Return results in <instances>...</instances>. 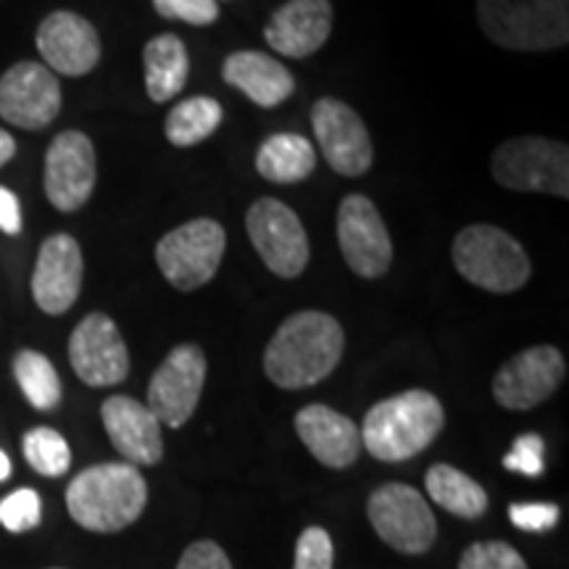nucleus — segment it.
<instances>
[{
    "label": "nucleus",
    "mask_w": 569,
    "mask_h": 569,
    "mask_svg": "<svg viewBox=\"0 0 569 569\" xmlns=\"http://www.w3.org/2000/svg\"><path fill=\"white\" fill-rule=\"evenodd\" d=\"M346 332L325 311H298L277 327L264 351V372L277 388L301 390L322 382L343 359Z\"/></svg>",
    "instance_id": "1"
},
{
    "label": "nucleus",
    "mask_w": 569,
    "mask_h": 569,
    "mask_svg": "<svg viewBox=\"0 0 569 569\" xmlns=\"http://www.w3.org/2000/svg\"><path fill=\"white\" fill-rule=\"evenodd\" d=\"M148 503V482L127 461H106L82 469L67 488V509L90 532H119L140 519Z\"/></svg>",
    "instance_id": "2"
},
{
    "label": "nucleus",
    "mask_w": 569,
    "mask_h": 569,
    "mask_svg": "<svg viewBox=\"0 0 569 569\" xmlns=\"http://www.w3.org/2000/svg\"><path fill=\"white\" fill-rule=\"evenodd\" d=\"M446 425L443 403L430 390H403L375 403L361 425V448L377 461H407L422 453Z\"/></svg>",
    "instance_id": "3"
},
{
    "label": "nucleus",
    "mask_w": 569,
    "mask_h": 569,
    "mask_svg": "<svg viewBox=\"0 0 569 569\" xmlns=\"http://www.w3.org/2000/svg\"><path fill=\"white\" fill-rule=\"evenodd\" d=\"M478 21L507 51H559L569 42V0H478Z\"/></svg>",
    "instance_id": "4"
},
{
    "label": "nucleus",
    "mask_w": 569,
    "mask_h": 569,
    "mask_svg": "<svg viewBox=\"0 0 569 569\" xmlns=\"http://www.w3.org/2000/svg\"><path fill=\"white\" fill-rule=\"evenodd\" d=\"M451 259L457 272L488 293L507 296L525 288L532 264L525 248L496 224H469L453 238Z\"/></svg>",
    "instance_id": "5"
},
{
    "label": "nucleus",
    "mask_w": 569,
    "mask_h": 569,
    "mask_svg": "<svg viewBox=\"0 0 569 569\" xmlns=\"http://www.w3.org/2000/svg\"><path fill=\"white\" fill-rule=\"evenodd\" d=\"M490 177L517 193H546L569 198L567 142L522 134L509 138L490 156Z\"/></svg>",
    "instance_id": "6"
},
{
    "label": "nucleus",
    "mask_w": 569,
    "mask_h": 569,
    "mask_svg": "<svg viewBox=\"0 0 569 569\" xmlns=\"http://www.w3.org/2000/svg\"><path fill=\"white\" fill-rule=\"evenodd\" d=\"M227 248L224 227L217 219H190L156 243V264L172 288L190 293L219 272Z\"/></svg>",
    "instance_id": "7"
},
{
    "label": "nucleus",
    "mask_w": 569,
    "mask_h": 569,
    "mask_svg": "<svg viewBox=\"0 0 569 569\" xmlns=\"http://www.w3.org/2000/svg\"><path fill=\"white\" fill-rule=\"evenodd\" d=\"M367 517L377 536L390 549L419 557L432 549L438 536V522L430 503L417 488L403 482H386L369 496Z\"/></svg>",
    "instance_id": "8"
},
{
    "label": "nucleus",
    "mask_w": 569,
    "mask_h": 569,
    "mask_svg": "<svg viewBox=\"0 0 569 569\" xmlns=\"http://www.w3.org/2000/svg\"><path fill=\"white\" fill-rule=\"evenodd\" d=\"M246 230L269 272L282 280H296L309 264V234L288 203L259 198L246 213Z\"/></svg>",
    "instance_id": "9"
},
{
    "label": "nucleus",
    "mask_w": 569,
    "mask_h": 569,
    "mask_svg": "<svg viewBox=\"0 0 569 569\" xmlns=\"http://www.w3.org/2000/svg\"><path fill=\"white\" fill-rule=\"evenodd\" d=\"M206 382V356L201 346L182 343L169 351L148 386L146 407L161 425L180 430L196 415Z\"/></svg>",
    "instance_id": "10"
},
{
    "label": "nucleus",
    "mask_w": 569,
    "mask_h": 569,
    "mask_svg": "<svg viewBox=\"0 0 569 569\" xmlns=\"http://www.w3.org/2000/svg\"><path fill=\"white\" fill-rule=\"evenodd\" d=\"M567 377V361L559 348L530 346L498 369L493 377V398L509 411L540 407L557 393Z\"/></svg>",
    "instance_id": "11"
},
{
    "label": "nucleus",
    "mask_w": 569,
    "mask_h": 569,
    "mask_svg": "<svg viewBox=\"0 0 569 569\" xmlns=\"http://www.w3.org/2000/svg\"><path fill=\"white\" fill-rule=\"evenodd\" d=\"M69 361L74 375L90 388H111L130 375V351L109 315L92 311L69 338Z\"/></svg>",
    "instance_id": "12"
},
{
    "label": "nucleus",
    "mask_w": 569,
    "mask_h": 569,
    "mask_svg": "<svg viewBox=\"0 0 569 569\" xmlns=\"http://www.w3.org/2000/svg\"><path fill=\"white\" fill-rule=\"evenodd\" d=\"M338 243L353 274L377 280L393 264V243L377 206L367 196H346L338 209Z\"/></svg>",
    "instance_id": "13"
},
{
    "label": "nucleus",
    "mask_w": 569,
    "mask_h": 569,
    "mask_svg": "<svg viewBox=\"0 0 569 569\" xmlns=\"http://www.w3.org/2000/svg\"><path fill=\"white\" fill-rule=\"evenodd\" d=\"M61 111V84L46 63L19 61L0 77V119L19 130H46Z\"/></svg>",
    "instance_id": "14"
},
{
    "label": "nucleus",
    "mask_w": 569,
    "mask_h": 569,
    "mask_svg": "<svg viewBox=\"0 0 569 569\" xmlns=\"http://www.w3.org/2000/svg\"><path fill=\"white\" fill-rule=\"evenodd\" d=\"M98 180L92 140L80 130L56 134L46 151V196L63 213L80 211Z\"/></svg>",
    "instance_id": "15"
},
{
    "label": "nucleus",
    "mask_w": 569,
    "mask_h": 569,
    "mask_svg": "<svg viewBox=\"0 0 569 569\" xmlns=\"http://www.w3.org/2000/svg\"><path fill=\"white\" fill-rule=\"evenodd\" d=\"M311 127L322 156L343 177H361L372 167V140L361 117L338 98H319L311 109Z\"/></svg>",
    "instance_id": "16"
},
{
    "label": "nucleus",
    "mask_w": 569,
    "mask_h": 569,
    "mask_svg": "<svg viewBox=\"0 0 569 569\" xmlns=\"http://www.w3.org/2000/svg\"><path fill=\"white\" fill-rule=\"evenodd\" d=\"M82 248L67 232L42 240L32 272V296L40 311L59 317L77 303L82 290Z\"/></svg>",
    "instance_id": "17"
},
{
    "label": "nucleus",
    "mask_w": 569,
    "mask_h": 569,
    "mask_svg": "<svg viewBox=\"0 0 569 569\" xmlns=\"http://www.w3.org/2000/svg\"><path fill=\"white\" fill-rule=\"evenodd\" d=\"M38 51L53 74L84 77L101 61V38L88 19L74 11H53L40 21Z\"/></svg>",
    "instance_id": "18"
},
{
    "label": "nucleus",
    "mask_w": 569,
    "mask_h": 569,
    "mask_svg": "<svg viewBox=\"0 0 569 569\" xmlns=\"http://www.w3.org/2000/svg\"><path fill=\"white\" fill-rule=\"evenodd\" d=\"M101 419L111 446L132 467H153L163 457L161 422L146 403L132 396H111L101 407Z\"/></svg>",
    "instance_id": "19"
},
{
    "label": "nucleus",
    "mask_w": 569,
    "mask_h": 569,
    "mask_svg": "<svg viewBox=\"0 0 569 569\" xmlns=\"http://www.w3.org/2000/svg\"><path fill=\"white\" fill-rule=\"evenodd\" d=\"M332 3L330 0H288L272 13L264 27L269 48L288 59L315 56L330 40Z\"/></svg>",
    "instance_id": "20"
},
{
    "label": "nucleus",
    "mask_w": 569,
    "mask_h": 569,
    "mask_svg": "<svg viewBox=\"0 0 569 569\" xmlns=\"http://www.w3.org/2000/svg\"><path fill=\"white\" fill-rule=\"evenodd\" d=\"M296 432L319 465L348 469L361 453V432L353 419L325 403H309L296 415Z\"/></svg>",
    "instance_id": "21"
},
{
    "label": "nucleus",
    "mask_w": 569,
    "mask_h": 569,
    "mask_svg": "<svg viewBox=\"0 0 569 569\" xmlns=\"http://www.w3.org/2000/svg\"><path fill=\"white\" fill-rule=\"evenodd\" d=\"M222 77L227 84L238 88L256 106L274 109L288 101L296 90V80L284 63L259 51H234L227 56Z\"/></svg>",
    "instance_id": "22"
},
{
    "label": "nucleus",
    "mask_w": 569,
    "mask_h": 569,
    "mask_svg": "<svg viewBox=\"0 0 569 569\" xmlns=\"http://www.w3.org/2000/svg\"><path fill=\"white\" fill-rule=\"evenodd\" d=\"M142 67H146V90L153 103H167L182 92L188 84L190 59L184 42L177 34L167 32L148 40L142 51Z\"/></svg>",
    "instance_id": "23"
},
{
    "label": "nucleus",
    "mask_w": 569,
    "mask_h": 569,
    "mask_svg": "<svg viewBox=\"0 0 569 569\" xmlns=\"http://www.w3.org/2000/svg\"><path fill=\"white\" fill-rule=\"evenodd\" d=\"M317 169V151L303 134L277 132L259 146L256 172L274 184H296Z\"/></svg>",
    "instance_id": "24"
},
{
    "label": "nucleus",
    "mask_w": 569,
    "mask_h": 569,
    "mask_svg": "<svg viewBox=\"0 0 569 569\" xmlns=\"http://www.w3.org/2000/svg\"><path fill=\"white\" fill-rule=\"evenodd\" d=\"M425 488L432 503L459 519H478L488 511L486 488L451 465H432L427 469Z\"/></svg>",
    "instance_id": "25"
},
{
    "label": "nucleus",
    "mask_w": 569,
    "mask_h": 569,
    "mask_svg": "<svg viewBox=\"0 0 569 569\" xmlns=\"http://www.w3.org/2000/svg\"><path fill=\"white\" fill-rule=\"evenodd\" d=\"M219 124H222V103L211 96H193L184 98L182 103H177L169 111L163 132H167V140L172 146L190 148L211 138Z\"/></svg>",
    "instance_id": "26"
},
{
    "label": "nucleus",
    "mask_w": 569,
    "mask_h": 569,
    "mask_svg": "<svg viewBox=\"0 0 569 569\" xmlns=\"http://www.w3.org/2000/svg\"><path fill=\"white\" fill-rule=\"evenodd\" d=\"M13 377H17L21 393L38 411H53L61 403V380L48 356L32 348L17 353L13 359Z\"/></svg>",
    "instance_id": "27"
},
{
    "label": "nucleus",
    "mask_w": 569,
    "mask_h": 569,
    "mask_svg": "<svg viewBox=\"0 0 569 569\" xmlns=\"http://www.w3.org/2000/svg\"><path fill=\"white\" fill-rule=\"evenodd\" d=\"M24 459L42 478H61L71 467V448L67 438L53 427H32L24 436Z\"/></svg>",
    "instance_id": "28"
},
{
    "label": "nucleus",
    "mask_w": 569,
    "mask_h": 569,
    "mask_svg": "<svg viewBox=\"0 0 569 569\" xmlns=\"http://www.w3.org/2000/svg\"><path fill=\"white\" fill-rule=\"evenodd\" d=\"M42 519V501L38 490L19 488L0 501V525L9 532H27L38 528Z\"/></svg>",
    "instance_id": "29"
},
{
    "label": "nucleus",
    "mask_w": 569,
    "mask_h": 569,
    "mask_svg": "<svg viewBox=\"0 0 569 569\" xmlns=\"http://www.w3.org/2000/svg\"><path fill=\"white\" fill-rule=\"evenodd\" d=\"M459 569H528L515 546L503 540H486V543H472L461 553Z\"/></svg>",
    "instance_id": "30"
},
{
    "label": "nucleus",
    "mask_w": 569,
    "mask_h": 569,
    "mask_svg": "<svg viewBox=\"0 0 569 569\" xmlns=\"http://www.w3.org/2000/svg\"><path fill=\"white\" fill-rule=\"evenodd\" d=\"M332 559H336V549L325 528H306L298 536L293 569H332Z\"/></svg>",
    "instance_id": "31"
},
{
    "label": "nucleus",
    "mask_w": 569,
    "mask_h": 569,
    "mask_svg": "<svg viewBox=\"0 0 569 569\" xmlns=\"http://www.w3.org/2000/svg\"><path fill=\"white\" fill-rule=\"evenodd\" d=\"M151 3L159 17L184 21L190 27H209L219 19L217 0H151Z\"/></svg>",
    "instance_id": "32"
},
{
    "label": "nucleus",
    "mask_w": 569,
    "mask_h": 569,
    "mask_svg": "<svg viewBox=\"0 0 569 569\" xmlns=\"http://www.w3.org/2000/svg\"><path fill=\"white\" fill-rule=\"evenodd\" d=\"M503 467L509 472L528 475V478H538L543 475V440L536 432L528 436H519L511 446V451L503 457Z\"/></svg>",
    "instance_id": "33"
},
{
    "label": "nucleus",
    "mask_w": 569,
    "mask_h": 569,
    "mask_svg": "<svg viewBox=\"0 0 569 569\" xmlns=\"http://www.w3.org/2000/svg\"><path fill=\"white\" fill-rule=\"evenodd\" d=\"M509 517L519 530H551L559 522V507L557 503H511Z\"/></svg>",
    "instance_id": "34"
},
{
    "label": "nucleus",
    "mask_w": 569,
    "mask_h": 569,
    "mask_svg": "<svg viewBox=\"0 0 569 569\" xmlns=\"http://www.w3.org/2000/svg\"><path fill=\"white\" fill-rule=\"evenodd\" d=\"M177 569H232V561L213 540H196L184 549Z\"/></svg>",
    "instance_id": "35"
},
{
    "label": "nucleus",
    "mask_w": 569,
    "mask_h": 569,
    "mask_svg": "<svg viewBox=\"0 0 569 569\" xmlns=\"http://www.w3.org/2000/svg\"><path fill=\"white\" fill-rule=\"evenodd\" d=\"M0 230L6 234L21 232V206L9 188H0Z\"/></svg>",
    "instance_id": "36"
},
{
    "label": "nucleus",
    "mask_w": 569,
    "mask_h": 569,
    "mask_svg": "<svg viewBox=\"0 0 569 569\" xmlns=\"http://www.w3.org/2000/svg\"><path fill=\"white\" fill-rule=\"evenodd\" d=\"M13 153H17V140H13L6 130H0V167H3L6 161H11Z\"/></svg>",
    "instance_id": "37"
},
{
    "label": "nucleus",
    "mask_w": 569,
    "mask_h": 569,
    "mask_svg": "<svg viewBox=\"0 0 569 569\" xmlns=\"http://www.w3.org/2000/svg\"><path fill=\"white\" fill-rule=\"evenodd\" d=\"M11 459H9V453L3 451V448H0V482L3 480H9L11 478Z\"/></svg>",
    "instance_id": "38"
},
{
    "label": "nucleus",
    "mask_w": 569,
    "mask_h": 569,
    "mask_svg": "<svg viewBox=\"0 0 569 569\" xmlns=\"http://www.w3.org/2000/svg\"><path fill=\"white\" fill-rule=\"evenodd\" d=\"M53 569H61V567H53Z\"/></svg>",
    "instance_id": "39"
},
{
    "label": "nucleus",
    "mask_w": 569,
    "mask_h": 569,
    "mask_svg": "<svg viewBox=\"0 0 569 569\" xmlns=\"http://www.w3.org/2000/svg\"><path fill=\"white\" fill-rule=\"evenodd\" d=\"M217 3H219V0H217Z\"/></svg>",
    "instance_id": "40"
}]
</instances>
